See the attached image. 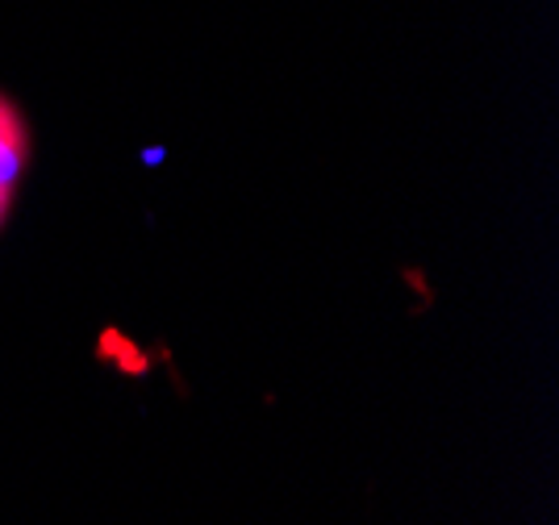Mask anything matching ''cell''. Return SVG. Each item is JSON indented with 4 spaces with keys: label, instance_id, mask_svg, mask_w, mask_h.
<instances>
[{
    "label": "cell",
    "instance_id": "1",
    "mask_svg": "<svg viewBox=\"0 0 559 525\" xmlns=\"http://www.w3.org/2000/svg\"><path fill=\"white\" fill-rule=\"evenodd\" d=\"M29 159V130H25L22 114L9 96H0V183L17 188Z\"/></svg>",
    "mask_w": 559,
    "mask_h": 525
},
{
    "label": "cell",
    "instance_id": "2",
    "mask_svg": "<svg viewBox=\"0 0 559 525\" xmlns=\"http://www.w3.org/2000/svg\"><path fill=\"white\" fill-rule=\"evenodd\" d=\"M9 208H13V188H4V183H0V226L9 222Z\"/></svg>",
    "mask_w": 559,
    "mask_h": 525
}]
</instances>
